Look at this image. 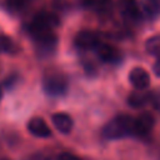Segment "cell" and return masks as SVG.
<instances>
[{"label": "cell", "mask_w": 160, "mask_h": 160, "mask_svg": "<svg viewBox=\"0 0 160 160\" xmlns=\"http://www.w3.org/2000/svg\"><path fill=\"white\" fill-rule=\"evenodd\" d=\"M95 51L100 60H102L104 62H110V64L118 62L121 56L120 51L115 46H112L110 44H104V42H100L95 48Z\"/></svg>", "instance_id": "obj_6"}, {"label": "cell", "mask_w": 160, "mask_h": 160, "mask_svg": "<svg viewBox=\"0 0 160 160\" xmlns=\"http://www.w3.org/2000/svg\"><path fill=\"white\" fill-rule=\"evenodd\" d=\"M1 98H2V90H1V88H0V100H1Z\"/></svg>", "instance_id": "obj_20"}, {"label": "cell", "mask_w": 160, "mask_h": 160, "mask_svg": "<svg viewBox=\"0 0 160 160\" xmlns=\"http://www.w3.org/2000/svg\"><path fill=\"white\" fill-rule=\"evenodd\" d=\"M74 42L81 50H95V48L100 44L99 36L94 31H90V30L79 31L75 36Z\"/></svg>", "instance_id": "obj_4"}, {"label": "cell", "mask_w": 160, "mask_h": 160, "mask_svg": "<svg viewBox=\"0 0 160 160\" xmlns=\"http://www.w3.org/2000/svg\"><path fill=\"white\" fill-rule=\"evenodd\" d=\"M145 49L148 54L160 58V35H154L145 42Z\"/></svg>", "instance_id": "obj_14"}, {"label": "cell", "mask_w": 160, "mask_h": 160, "mask_svg": "<svg viewBox=\"0 0 160 160\" xmlns=\"http://www.w3.org/2000/svg\"><path fill=\"white\" fill-rule=\"evenodd\" d=\"M30 1H32V0H6V5L10 10L19 11V10L24 9Z\"/></svg>", "instance_id": "obj_16"}, {"label": "cell", "mask_w": 160, "mask_h": 160, "mask_svg": "<svg viewBox=\"0 0 160 160\" xmlns=\"http://www.w3.org/2000/svg\"><path fill=\"white\" fill-rule=\"evenodd\" d=\"M81 5L85 9L92 10L99 14H104L110 10L111 0H81Z\"/></svg>", "instance_id": "obj_11"}, {"label": "cell", "mask_w": 160, "mask_h": 160, "mask_svg": "<svg viewBox=\"0 0 160 160\" xmlns=\"http://www.w3.org/2000/svg\"><path fill=\"white\" fill-rule=\"evenodd\" d=\"M152 70H154L155 75L160 78V58H158V60L155 61V64H154V66H152Z\"/></svg>", "instance_id": "obj_19"}, {"label": "cell", "mask_w": 160, "mask_h": 160, "mask_svg": "<svg viewBox=\"0 0 160 160\" xmlns=\"http://www.w3.org/2000/svg\"><path fill=\"white\" fill-rule=\"evenodd\" d=\"M58 160H80L79 158H76L75 155H72V154H69V152H64V154H61L59 158H58Z\"/></svg>", "instance_id": "obj_18"}, {"label": "cell", "mask_w": 160, "mask_h": 160, "mask_svg": "<svg viewBox=\"0 0 160 160\" xmlns=\"http://www.w3.org/2000/svg\"><path fill=\"white\" fill-rule=\"evenodd\" d=\"M135 119L129 115H118L111 119L102 129V136L109 140H118L134 134Z\"/></svg>", "instance_id": "obj_1"}, {"label": "cell", "mask_w": 160, "mask_h": 160, "mask_svg": "<svg viewBox=\"0 0 160 160\" xmlns=\"http://www.w3.org/2000/svg\"><path fill=\"white\" fill-rule=\"evenodd\" d=\"M0 71H1V65H0Z\"/></svg>", "instance_id": "obj_22"}, {"label": "cell", "mask_w": 160, "mask_h": 160, "mask_svg": "<svg viewBox=\"0 0 160 160\" xmlns=\"http://www.w3.org/2000/svg\"><path fill=\"white\" fill-rule=\"evenodd\" d=\"M129 80L132 84V86L138 90H144L150 84V76L149 72L142 68H134L129 72Z\"/></svg>", "instance_id": "obj_7"}, {"label": "cell", "mask_w": 160, "mask_h": 160, "mask_svg": "<svg viewBox=\"0 0 160 160\" xmlns=\"http://www.w3.org/2000/svg\"><path fill=\"white\" fill-rule=\"evenodd\" d=\"M51 121L56 128V130L60 131L61 134H69L72 130V124H74L72 119L70 115L65 112H55L51 116Z\"/></svg>", "instance_id": "obj_10"}, {"label": "cell", "mask_w": 160, "mask_h": 160, "mask_svg": "<svg viewBox=\"0 0 160 160\" xmlns=\"http://www.w3.org/2000/svg\"><path fill=\"white\" fill-rule=\"evenodd\" d=\"M120 6H121V12L128 21L135 22L140 20L141 12L136 0H120Z\"/></svg>", "instance_id": "obj_8"}, {"label": "cell", "mask_w": 160, "mask_h": 160, "mask_svg": "<svg viewBox=\"0 0 160 160\" xmlns=\"http://www.w3.org/2000/svg\"><path fill=\"white\" fill-rule=\"evenodd\" d=\"M42 89L50 96L62 95L68 89V81L61 74H46L42 79Z\"/></svg>", "instance_id": "obj_3"}, {"label": "cell", "mask_w": 160, "mask_h": 160, "mask_svg": "<svg viewBox=\"0 0 160 160\" xmlns=\"http://www.w3.org/2000/svg\"><path fill=\"white\" fill-rule=\"evenodd\" d=\"M150 101H151V94L150 92H144L141 90L131 92L129 95V99H128V102L130 104V106H132L135 109L142 108Z\"/></svg>", "instance_id": "obj_12"}, {"label": "cell", "mask_w": 160, "mask_h": 160, "mask_svg": "<svg viewBox=\"0 0 160 160\" xmlns=\"http://www.w3.org/2000/svg\"><path fill=\"white\" fill-rule=\"evenodd\" d=\"M142 8L146 15L152 19L160 15V0H142Z\"/></svg>", "instance_id": "obj_13"}, {"label": "cell", "mask_w": 160, "mask_h": 160, "mask_svg": "<svg viewBox=\"0 0 160 160\" xmlns=\"http://www.w3.org/2000/svg\"><path fill=\"white\" fill-rule=\"evenodd\" d=\"M154 122L155 120L151 114L149 112L140 114L134 121V134L138 136H146L151 131Z\"/></svg>", "instance_id": "obj_5"}, {"label": "cell", "mask_w": 160, "mask_h": 160, "mask_svg": "<svg viewBox=\"0 0 160 160\" xmlns=\"http://www.w3.org/2000/svg\"><path fill=\"white\" fill-rule=\"evenodd\" d=\"M58 24H59V19L54 14L48 11H41L32 18L31 22L29 24V31L30 35L34 39H36L44 35L54 34V29L58 26Z\"/></svg>", "instance_id": "obj_2"}, {"label": "cell", "mask_w": 160, "mask_h": 160, "mask_svg": "<svg viewBox=\"0 0 160 160\" xmlns=\"http://www.w3.org/2000/svg\"><path fill=\"white\" fill-rule=\"evenodd\" d=\"M18 51V46L14 40L6 35H0V52L15 54Z\"/></svg>", "instance_id": "obj_15"}, {"label": "cell", "mask_w": 160, "mask_h": 160, "mask_svg": "<svg viewBox=\"0 0 160 160\" xmlns=\"http://www.w3.org/2000/svg\"><path fill=\"white\" fill-rule=\"evenodd\" d=\"M25 160H50L46 155H44V154H41V152H35V154H31V155H29Z\"/></svg>", "instance_id": "obj_17"}, {"label": "cell", "mask_w": 160, "mask_h": 160, "mask_svg": "<svg viewBox=\"0 0 160 160\" xmlns=\"http://www.w3.org/2000/svg\"><path fill=\"white\" fill-rule=\"evenodd\" d=\"M0 160H9V159H0Z\"/></svg>", "instance_id": "obj_21"}, {"label": "cell", "mask_w": 160, "mask_h": 160, "mask_svg": "<svg viewBox=\"0 0 160 160\" xmlns=\"http://www.w3.org/2000/svg\"><path fill=\"white\" fill-rule=\"evenodd\" d=\"M28 130L38 138H49L51 135V130L49 128V125L46 124V121L41 118H32L29 120L28 122Z\"/></svg>", "instance_id": "obj_9"}]
</instances>
